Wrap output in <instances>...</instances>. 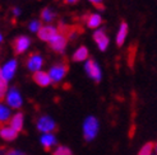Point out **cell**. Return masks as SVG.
<instances>
[{
    "label": "cell",
    "mask_w": 157,
    "mask_h": 155,
    "mask_svg": "<svg viewBox=\"0 0 157 155\" xmlns=\"http://www.w3.org/2000/svg\"><path fill=\"white\" fill-rule=\"evenodd\" d=\"M100 130V122L95 116H88L83 121V136L86 141H93Z\"/></svg>",
    "instance_id": "6da1fadb"
},
{
    "label": "cell",
    "mask_w": 157,
    "mask_h": 155,
    "mask_svg": "<svg viewBox=\"0 0 157 155\" xmlns=\"http://www.w3.org/2000/svg\"><path fill=\"white\" fill-rule=\"evenodd\" d=\"M4 100H5V104L9 108H13V110H18V108H21L22 104H23L22 94L15 87L8 88L6 94L4 97Z\"/></svg>",
    "instance_id": "7a4b0ae2"
},
{
    "label": "cell",
    "mask_w": 157,
    "mask_h": 155,
    "mask_svg": "<svg viewBox=\"0 0 157 155\" xmlns=\"http://www.w3.org/2000/svg\"><path fill=\"white\" fill-rule=\"evenodd\" d=\"M49 45H50V47H51L52 51L58 52V53H63L65 51V49H67L68 37H67L65 33H63V32H60V31H59V32L49 41Z\"/></svg>",
    "instance_id": "3957f363"
},
{
    "label": "cell",
    "mask_w": 157,
    "mask_h": 155,
    "mask_svg": "<svg viewBox=\"0 0 157 155\" xmlns=\"http://www.w3.org/2000/svg\"><path fill=\"white\" fill-rule=\"evenodd\" d=\"M84 70L91 79L95 80L96 83L101 81V79H102V71H101V67L95 60H91V59L86 60L84 61Z\"/></svg>",
    "instance_id": "277c9868"
},
{
    "label": "cell",
    "mask_w": 157,
    "mask_h": 155,
    "mask_svg": "<svg viewBox=\"0 0 157 155\" xmlns=\"http://www.w3.org/2000/svg\"><path fill=\"white\" fill-rule=\"evenodd\" d=\"M17 67H18L17 60H15V59L8 60L3 66H0V74H2L3 79L5 81H10L14 78L15 73H17Z\"/></svg>",
    "instance_id": "5b68a950"
},
{
    "label": "cell",
    "mask_w": 157,
    "mask_h": 155,
    "mask_svg": "<svg viewBox=\"0 0 157 155\" xmlns=\"http://www.w3.org/2000/svg\"><path fill=\"white\" fill-rule=\"evenodd\" d=\"M67 73H68V66H67L65 64L54 65L52 67H50V70L48 71L51 83H55V84L60 83L63 79H64L65 75H67Z\"/></svg>",
    "instance_id": "8992f818"
},
{
    "label": "cell",
    "mask_w": 157,
    "mask_h": 155,
    "mask_svg": "<svg viewBox=\"0 0 157 155\" xmlns=\"http://www.w3.org/2000/svg\"><path fill=\"white\" fill-rule=\"evenodd\" d=\"M37 130L41 131L42 134L54 132V131L56 130V123H55V121L51 117H49V116H41V117L37 120Z\"/></svg>",
    "instance_id": "52a82bcc"
},
{
    "label": "cell",
    "mask_w": 157,
    "mask_h": 155,
    "mask_svg": "<svg viewBox=\"0 0 157 155\" xmlns=\"http://www.w3.org/2000/svg\"><path fill=\"white\" fill-rule=\"evenodd\" d=\"M93 40H95L100 51H106L107 50L109 45H110V40H109V37H107V34H106V32L104 29H101V28L95 29V32H93Z\"/></svg>",
    "instance_id": "ba28073f"
},
{
    "label": "cell",
    "mask_w": 157,
    "mask_h": 155,
    "mask_svg": "<svg viewBox=\"0 0 157 155\" xmlns=\"http://www.w3.org/2000/svg\"><path fill=\"white\" fill-rule=\"evenodd\" d=\"M26 65L29 71H32V73L40 71L42 70V66H44V59L40 53H32V55L28 56Z\"/></svg>",
    "instance_id": "9c48e42d"
},
{
    "label": "cell",
    "mask_w": 157,
    "mask_h": 155,
    "mask_svg": "<svg viewBox=\"0 0 157 155\" xmlns=\"http://www.w3.org/2000/svg\"><path fill=\"white\" fill-rule=\"evenodd\" d=\"M59 32V28L56 26H52V24H45L40 28V31L37 32V36L40 40L45 41V42H49L51 38Z\"/></svg>",
    "instance_id": "30bf717a"
},
{
    "label": "cell",
    "mask_w": 157,
    "mask_h": 155,
    "mask_svg": "<svg viewBox=\"0 0 157 155\" xmlns=\"http://www.w3.org/2000/svg\"><path fill=\"white\" fill-rule=\"evenodd\" d=\"M31 46V38L28 36H19L14 40V43H13V49L15 51V53L18 55H22L25 53Z\"/></svg>",
    "instance_id": "8fae6325"
},
{
    "label": "cell",
    "mask_w": 157,
    "mask_h": 155,
    "mask_svg": "<svg viewBox=\"0 0 157 155\" xmlns=\"http://www.w3.org/2000/svg\"><path fill=\"white\" fill-rule=\"evenodd\" d=\"M8 125H9L13 130H15L17 132L23 130V125H25V116H23L22 112H17L15 114H13L9 122H8Z\"/></svg>",
    "instance_id": "7c38bea8"
},
{
    "label": "cell",
    "mask_w": 157,
    "mask_h": 155,
    "mask_svg": "<svg viewBox=\"0 0 157 155\" xmlns=\"http://www.w3.org/2000/svg\"><path fill=\"white\" fill-rule=\"evenodd\" d=\"M18 136V132L15 130H13L9 125H3L0 126V137L5 141H13Z\"/></svg>",
    "instance_id": "4fadbf2b"
},
{
    "label": "cell",
    "mask_w": 157,
    "mask_h": 155,
    "mask_svg": "<svg viewBox=\"0 0 157 155\" xmlns=\"http://www.w3.org/2000/svg\"><path fill=\"white\" fill-rule=\"evenodd\" d=\"M40 141H41V145L44 146V149H46V150L52 149L54 146H56V144H58L56 136L54 135V132L42 134V136H41V139H40Z\"/></svg>",
    "instance_id": "5bb4252c"
},
{
    "label": "cell",
    "mask_w": 157,
    "mask_h": 155,
    "mask_svg": "<svg viewBox=\"0 0 157 155\" xmlns=\"http://www.w3.org/2000/svg\"><path fill=\"white\" fill-rule=\"evenodd\" d=\"M33 80L36 84H38L40 87H48V85L51 84V80H50V76L46 71H36L33 73Z\"/></svg>",
    "instance_id": "9a60e30c"
},
{
    "label": "cell",
    "mask_w": 157,
    "mask_h": 155,
    "mask_svg": "<svg viewBox=\"0 0 157 155\" xmlns=\"http://www.w3.org/2000/svg\"><path fill=\"white\" fill-rule=\"evenodd\" d=\"M86 23H87V26L92 29H97L101 27L102 24V17L98 14V13H92L90 15H87V18H86Z\"/></svg>",
    "instance_id": "2e32d148"
},
{
    "label": "cell",
    "mask_w": 157,
    "mask_h": 155,
    "mask_svg": "<svg viewBox=\"0 0 157 155\" xmlns=\"http://www.w3.org/2000/svg\"><path fill=\"white\" fill-rule=\"evenodd\" d=\"M88 57H90V52L86 46L78 47L73 53V61H75V63H84L86 60H88Z\"/></svg>",
    "instance_id": "e0dca14e"
},
{
    "label": "cell",
    "mask_w": 157,
    "mask_h": 155,
    "mask_svg": "<svg viewBox=\"0 0 157 155\" xmlns=\"http://www.w3.org/2000/svg\"><path fill=\"white\" fill-rule=\"evenodd\" d=\"M128 24L125 22L120 23L119 29H117V33H116V45L117 46H123L125 40H127V36H128Z\"/></svg>",
    "instance_id": "ac0fdd59"
},
{
    "label": "cell",
    "mask_w": 157,
    "mask_h": 155,
    "mask_svg": "<svg viewBox=\"0 0 157 155\" xmlns=\"http://www.w3.org/2000/svg\"><path fill=\"white\" fill-rule=\"evenodd\" d=\"M12 117V111L10 108L3 102H0V126L6 125Z\"/></svg>",
    "instance_id": "d6986e66"
},
{
    "label": "cell",
    "mask_w": 157,
    "mask_h": 155,
    "mask_svg": "<svg viewBox=\"0 0 157 155\" xmlns=\"http://www.w3.org/2000/svg\"><path fill=\"white\" fill-rule=\"evenodd\" d=\"M55 18H56V14H55V12L52 9H50V8H45L41 12V19L46 24H51Z\"/></svg>",
    "instance_id": "ffe728a7"
},
{
    "label": "cell",
    "mask_w": 157,
    "mask_h": 155,
    "mask_svg": "<svg viewBox=\"0 0 157 155\" xmlns=\"http://www.w3.org/2000/svg\"><path fill=\"white\" fill-rule=\"evenodd\" d=\"M155 146H156V145H155L153 142H147V144H144V145L142 146V149L139 150L138 155H152L153 150L156 149Z\"/></svg>",
    "instance_id": "44dd1931"
},
{
    "label": "cell",
    "mask_w": 157,
    "mask_h": 155,
    "mask_svg": "<svg viewBox=\"0 0 157 155\" xmlns=\"http://www.w3.org/2000/svg\"><path fill=\"white\" fill-rule=\"evenodd\" d=\"M41 27H42V22L38 20V19H33V20H31V22L28 23V29H29L32 33H37L38 31H40Z\"/></svg>",
    "instance_id": "7402d4cb"
},
{
    "label": "cell",
    "mask_w": 157,
    "mask_h": 155,
    "mask_svg": "<svg viewBox=\"0 0 157 155\" xmlns=\"http://www.w3.org/2000/svg\"><path fill=\"white\" fill-rule=\"evenodd\" d=\"M8 88H9V87H8V81H5L3 79L2 74H0V102H3V100H4V97L6 94Z\"/></svg>",
    "instance_id": "603a6c76"
},
{
    "label": "cell",
    "mask_w": 157,
    "mask_h": 155,
    "mask_svg": "<svg viewBox=\"0 0 157 155\" xmlns=\"http://www.w3.org/2000/svg\"><path fill=\"white\" fill-rule=\"evenodd\" d=\"M54 155H73V153H72V150L68 148V146L60 145V146H56V148H55Z\"/></svg>",
    "instance_id": "cb8c5ba5"
},
{
    "label": "cell",
    "mask_w": 157,
    "mask_h": 155,
    "mask_svg": "<svg viewBox=\"0 0 157 155\" xmlns=\"http://www.w3.org/2000/svg\"><path fill=\"white\" fill-rule=\"evenodd\" d=\"M5 155H26L23 151L21 150H17V149H12V150H6Z\"/></svg>",
    "instance_id": "d4e9b609"
},
{
    "label": "cell",
    "mask_w": 157,
    "mask_h": 155,
    "mask_svg": "<svg viewBox=\"0 0 157 155\" xmlns=\"http://www.w3.org/2000/svg\"><path fill=\"white\" fill-rule=\"evenodd\" d=\"M12 14H13L14 18H17V17H19V15L22 14V10L19 9L18 6H15V8H13V9H12Z\"/></svg>",
    "instance_id": "484cf974"
},
{
    "label": "cell",
    "mask_w": 157,
    "mask_h": 155,
    "mask_svg": "<svg viewBox=\"0 0 157 155\" xmlns=\"http://www.w3.org/2000/svg\"><path fill=\"white\" fill-rule=\"evenodd\" d=\"M90 2H91L93 5H96V6H102L104 0H90Z\"/></svg>",
    "instance_id": "4316f807"
},
{
    "label": "cell",
    "mask_w": 157,
    "mask_h": 155,
    "mask_svg": "<svg viewBox=\"0 0 157 155\" xmlns=\"http://www.w3.org/2000/svg\"><path fill=\"white\" fill-rule=\"evenodd\" d=\"M64 2L67 4H75V3H78V0H64Z\"/></svg>",
    "instance_id": "83f0119b"
},
{
    "label": "cell",
    "mask_w": 157,
    "mask_h": 155,
    "mask_svg": "<svg viewBox=\"0 0 157 155\" xmlns=\"http://www.w3.org/2000/svg\"><path fill=\"white\" fill-rule=\"evenodd\" d=\"M5 153H6V150H5V149L0 148V155H5Z\"/></svg>",
    "instance_id": "f1b7e54d"
},
{
    "label": "cell",
    "mask_w": 157,
    "mask_h": 155,
    "mask_svg": "<svg viewBox=\"0 0 157 155\" xmlns=\"http://www.w3.org/2000/svg\"><path fill=\"white\" fill-rule=\"evenodd\" d=\"M2 42H3V34H2V32H0V45H2Z\"/></svg>",
    "instance_id": "f546056e"
},
{
    "label": "cell",
    "mask_w": 157,
    "mask_h": 155,
    "mask_svg": "<svg viewBox=\"0 0 157 155\" xmlns=\"http://www.w3.org/2000/svg\"><path fill=\"white\" fill-rule=\"evenodd\" d=\"M152 155H156V149L153 150V153H152Z\"/></svg>",
    "instance_id": "4dcf8cb0"
}]
</instances>
